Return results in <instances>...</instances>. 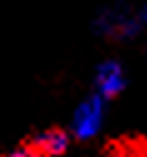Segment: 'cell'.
Wrapping results in <instances>:
<instances>
[{"mask_svg":"<svg viewBox=\"0 0 147 157\" xmlns=\"http://www.w3.org/2000/svg\"><path fill=\"white\" fill-rule=\"evenodd\" d=\"M102 157H147V137L122 135L102 147Z\"/></svg>","mask_w":147,"mask_h":157,"instance_id":"cell-2","label":"cell"},{"mask_svg":"<svg viewBox=\"0 0 147 157\" xmlns=\"http://www.w3.org/2000/svg\"><path fill=\"white\" fill-rule=\"evenodd\" d=\"M70 132L65 127H48L43 130L40 135H35L30 145L43 155V157H60V155H65L68 147H70Z\"/></svg>","mask_w":147,"mask_h":157,"instance_id":"cell-1","label":"cell"},{"mask_svg":"<svg viewBox=\"0 0 147 157\" xmlns=\"http://www.w3.org/2000/svg\"><path fill=\"white\" fill-rule=\"evenodd\" d=\"M0 157H43L33 145H30V140H25L23 145H17L15 150H10V152H5V155H0Z\"/></svg>","mask_w":147,"mask_h":157,"instance_id":"cell-3","label":"cell"}]
</instances>
